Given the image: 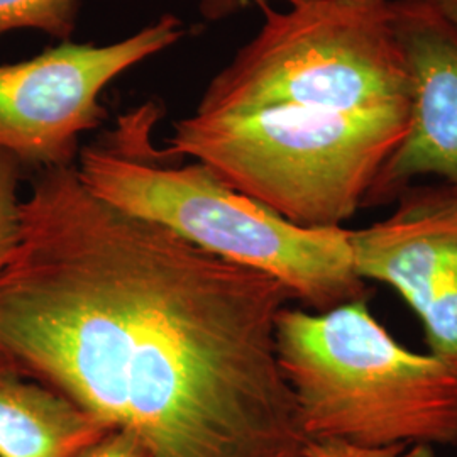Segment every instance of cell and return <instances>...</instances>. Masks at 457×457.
Masks as SVG:
<instances>
[{
    "label": "cell",
    "instance_id": "6da1fadb",
    "mask_svg": "<svg viewBox=\"0 0 457 457\" xmlns=\"http://www.w3.org/2000/svg\"><path fill=\"white\" fill-rule=\"evenodd\" d=\"M295 295L39 170L0 271V356L147 457H307L278 364Z\"/></svg>",
    "mask_w": 457,
    "mask_h": 457
},
{
    "label": "cell",
    "instance_id": "7a4b0ae2",
    "mask_svg": "<svg viewBox=\"0 0 457 457\" xmlns=\"http://www.w3.org/2000/svg\"><path fill=\"white\" fill-rule=\"evenodd\" d=\"M158 107L119 119V128L83 147L77 170L94 195L156 222L222 260L283 283L312 312L368 300L349 228H300L232 190L205 164H166L151 149Z\"/></svg>",
    "mask_w": 457,
    "mask_h": 457
},
{
    "label": "cell",
    "instance_id": "3957f363",
    "mask_svg": "<svg viewBox=\"0 0 457 457\" xmlns=\"http://www.w3.org/2000/svg\"><path fill=\"white\" fill-rule=\"evenodd\" d=\"M275 339L309 439L456 445V368L396 343L368 300L327 312L285 307Z\"/></svg>",
    "mask_w": 457,
    "mask_h": 457
},
{
    "label": "cell",
    "instance_id": "277c9868",
    "mask_svg": "<svg viewBox=\"0 0 457 457\" xmlns=\"http://www.w3.org/2000/svg\"><path fill=\"white\" fill-rule=\"evenodd\" d=\"M410 104L328 112L239 109L180 119L160 151L205 164L232 190L300 228H343L405 137Z\"/></svg>",
    "mask_w": 457,
    "mask_h": 457
},
{
    "label": "cell",
    "instance_id": "5b68a950",
    "mask_svg": "<svg viewBox=\"0 0 457 457\" xmlns=\"http://www.w3.org/2000/svg\"><path fill=\"white\" fill-rule=\"evenodd\" d=\"M262 9L260 33L207 85L198 114L264 107L360 112L411 102L392 0H302L285 12Z\"/></svg>",
    "mask_w": 457,
    "mask_h": 457
},
{
    "label": "cell",
    "instance_id": "8992f818",
    "mask_svg": "<svg viewBox=\"0 0 457 457\" xmlns=\"http://www.w3.org/2000/svg\"><path fill=\"white\" fill-rule=\"evenodd\" d=\"M183 36L180 19L163 14L112 45L66 41L31 60L0 63V149L37 171L77 164L82 134L107 114L105 87Z\"/></svg>",
    "mask_w": 457,
    "mask_h": 457
},
{
    "label": "cell",
    "instance_id": "52a82bcc",
    "mask_svg": "<svg viewBox=\"0 0 457 457\" xmlns=\"http://www.w3.org/2000/svg\"><path fill=\"white\" fill-rule=\"evenodd\" d=\"M354 268L409 303L428 353L457 370V195L441 183L411 185L386 219L349 228Z\"/></svg>",
    "mask_w": 457,
    "mask_h": 457
},
{
    "label": "cell",
    "instance_id": "ba28073f",
    "mask_svg": "<svg viewBox=\"0 0 457 457\" xmlns=\"http://www.w3.org/2000/svg\"><path fill=\"white\" fill-rule=\"evenodd\" d=\"M392 14L411 77L409 129L362 207L395 204L424 177L457 195V33L430 0H392Z\"/></svg>",
    "mask_w": 457,
    "mask_h": 457
},
{
    "label": "cell",
    "instance_id": "9c48e42d",
    "mask_svg": "<svg viewBox=\"0 0 457 457\" xmlns=\"http://www.w3.org/2000/svg\"><path fill=\"white\" fill-rule=\"evenodd\" d=\"M111 427L0 356V457H79Z\"/></svg>",
    "mask_w": 457,
    "mask_h": 457
},
{
    "label": "cell",
    "instance_id": "30bf717a",
    "mask_svg": "<svg viewBox=\"0 0 457 457\" xmlns=\"http://www.w3.org/2000/svg\"><path fill=\"white\" fill-rule=\"evenodd\" d=\"M80 0H0V36L39 31L63 43L77 29Z\"/></svg>",
    "mask_w": 457,
    "mask_h": 457
},
{
    "label": "cell",
    "instance_id": "8fae6325",
    "mask_svg": "<svg viewBox=\"0 0 457 457\" xmlns=\"http://www.w3.org/2000/svg\"><path fill=\"white\" fill-rule=\"evenodd\" d=\"M24 166L0 149V271L11 262L21 243V181Z\"/></svg>",
    "mask_w": 457,
    "mask_h": 457
},
{
    "label": "cell",
    "instance_id": "7c38bea8",
    "mask_svg": "<svg viewBox=\"0 0 457 457\" xmlns=\"http://www.w3.org/2000/svg\"><path fill=\"white\" fill-rule=\"evenodd\" d=\"M307 457H436L428 445L362 447L339 439H311Z\"/></svg>",
    "mask_w": 457,
    "mask_h": 457
},
{
    "label": "cell",
    "instance_id": "4fadbf2b",
    "mask_svg": "<svg viewBox=\"0 0 457 457\" xmlns=\"http://www.w3.org/2000/svg\"><path fill=\"white\" fill-rule=\"evenodd\" d=\"M79 457H147V453L129 432L112 430Z\"/></svg>",
    "mask_w": 457,
    "mask_h": 457
},
{
    "label": "cell",
    "instance_id": "5bb4252c",
    "mask_svg": "<svg viewBox=\"0 0 457 457\" xmlns=\"http://www.w3.org/2000/svg\"><path fill=\"white\" fill-rule=\"evenodd\" d=\"M243 0H202V12L207 19H219V17L228 16V12L236 11ZM260 7L268 5V0H253ZM290 5L298 4L302 0H287Z\"/></svg>",
    "mask_w": 457,
    "mask_h": 457
},
{
    "label": "cell",
    "instance_id": "9a60e30c",
    "mask_svg": "<svg viewBox=\"0 0 457 457\" xmlns=\"http://www.w3.org/2000/svg\"><path fill=\"white\" fill-rule=\"evenodd\" d=\"M430 2L436 7V11L457 33V0H430Z\"/></svg>",
    "mask_w": 457,
    "mask_h": 457
}]
</instances>
